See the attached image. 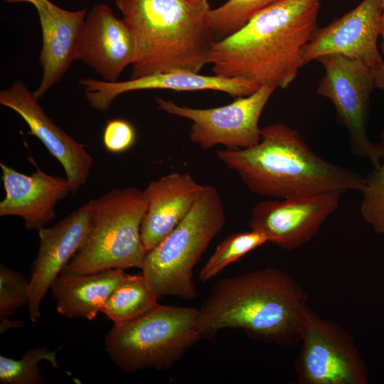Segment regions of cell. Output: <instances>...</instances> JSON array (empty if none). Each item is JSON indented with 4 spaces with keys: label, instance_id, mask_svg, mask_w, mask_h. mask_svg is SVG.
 Wrapping results in <instances>:
<instances>
[{
    "label": "cell",
    "instance_id": "1",
    "mask_svg": "<svg viewBox=\"0 0 384 384\" xmlns=\"http://www.w3.org/2000/svg\"><path fill=\"white\" fill-rule=\"evenodd\" d=\"M322 0H279L233 34L217 41L210 64L215 75L258 87L287 88L304 65V47L318 28Z\"/></svg>",
    "mask_w": 384,
    "mask_h": 384
},
{
    "label": "cell",
    "instance_id": "2",
    "mask_svg": "<svg viewBox=\"0 0 384 384\" xmlns=\"http://www.w3.org/2000/svg\"><path fill=\"white\" fill-rule=\"evenodd\" d=\"M307 295L289 273L266 267L218 280L198 309L196 329L213 341L223 329L279 346L301 341Z\"/></svg>",
    "mask_w": 384,
    "mask_h": 384
},
{
    "label": "cell",
    "instance_id": "3",
    "mask_svg": "<svg viewBox=\"0 0 384 384\" xmlns=\"http://www.w3.org/2000/svg\"><path fill=\"white\" fill-rule=\"evenodd\" d=\"M260 141L250 148L217 151L218 159L237 173L252 193L287 198L329 191H361L359 174L323 159L299 132L283 123L260 129Z\"/></svg>",
    "mask_w": 384,
    "mask_h": 384
},
{
    "label": "cell",
    "instance_id": "4",
    "mask_svg": "<svg viewBox=\"0 0 384 384\" xmlns=\"http://www.w3.org/2000/svg\"><path fill=\"white\" fill-rule=\"evenodd\" d=\"M135 41L129 79L155 73H199L217 41L208 0H115Z\"/></svg>",
    "mask_w": 384,
    "mask_h": 384
},
{
    "label": "cell",
    "instance_id": "5",
    "mask_svg": "<svg viewBox=\"0 0 384 384\" xmlns=\"http://www.w3.org/2000/svg\"><path fill=\"white\" fill-rule=\"evenodd\" d=\"M89 202L91 229L59 275L108 269L142 270L146 253L141 238L147 206L144 191L135 187L113 189Z\"/></svg>",
    "mask_w": 384,
    "mask_h": 384
},
{
    "label": "cell",
    "instance_id": "6",
    "mask_svg": "<svg viewBox=\"0 0 384 384\" xmlns=\"http://www.w3.org/2000/svg\"><path fill=\"white\" fill-rule=\"evenodd\" d=\"M225 223L217 188L203 186L186 218L159 245L146 253L142 274L158 299L197 297L193 269Z\"/></svg>",
    "mask_w": 384,
    "mask_h": 384
},
{
    "label": "cell",
    "instance_id": "7",
    "mask_svg": "<svg viewBox=\"0 0 384 384\" xmlns=\"http://www.w3.org/2000/svg\"><path fill=\"white\" fill-rule=\"evenodd\" d=\"M198 312L196 308L159 304L114 325L105 336V351L124 373L168 370L201 339L196 329Z\"/></svg>",
    "mask_w": 384,
    "mask_h": 384
},
{
    "label": "cell",
    "instance_id": "8",
    "mask_svg": "<svg viewBox=\"0 0 384 384\" xmlns=\"http://www.w3.org/2000/svg\"><path fill=\"white\" fill-rule=\"evenodd\" d=\"M324 68L317 93L329 100L338 123L348 132L352 153L378 168L384 157L383 142L368 137L370 95L375 89L373 70L348 57L332 54L316 60Z\"/></svg>",
    "mask_w": 384,
    "mask_h": 384
},
{
    "label": "cell",
    "instance_id": "9",
    "mask_svg": "<svg viewBox=\"0 0 384 384\" xmlns=\"http://www.w3.org/2000/svg\"><path fill=\"white\" fill-rule=\"evenodd\" d=\"M296 364L301 384H367L368 368L353 337L309 308L305 313Z\"/></svg>",
    "mask_w": 384,
    "mask_h": 384
},
{
    "label": "cell",
    "instance_id": "10",
    "mask_svg": "<svg viewBox=\"0 0 384 384\" xmlns=\"http://www.w3.org/2000/svg\"><path fill=\"white\" fill-rule=\"evenodd\" d=\"M275 90L260 87L229 105L208 109L179 105L156 96L154 101L158 109L193 122L190 140L200 148L208 149L220 144L227 149L238 150L254 146L260 141L259 120Z\"/></svg>",
    "mask_w": 384,
    "mask_h": 384
},
{
    "label": "cell",
    "instance_id": "11",
    "mask_svg": "<svg viewBox=\"0 0 384 384\" xmlns=\"http://www.w3.org/2000/svg\"><path fill=\"white\" fill-rule=\"evenodd\" d=\"M340 191L303 195L282 201H264L251 210L249 226L267 242L292 251L309 242L336 210Z\"/></svg>",
    "mask_w": 384,
    "mask_h": 384
},
{
    "label": "cell",
    "instance_id": "12",
    "mask_svg": "<svg viewBox=\"0 0 384 384\" xmlns=\"http://www.w3.org/2000/svg\"><path fill=\"white\" fill-rule=\"evenodd\" d=\"M383 0H363L326 26L318 27L302 52L304 65L332 54L361 61L374 70L384 65L378 47Z\"/></svg>",
    "mask_w": 384,
    "mask_h": 384
},
{
    "label": "cell",
    "instance_id": "13",
    "mask_svg": "<svg viewBox=\"0 0 384 384\" xmlns=\"http://www.w3.org/2000/svg\"><path fill=\"white\" fill-rule=\"evenodd\" d=\"M38 98L21 80L0 92V104L16 112L48 152L62 164L71 193L85 184L93 159L82 144L56 126L39 105Z\"/></svg>",
    "mask_w": 384,
    "mask_h": 384
},
{
    "label": "cell",
    "instance_id": "14",
    "mask_svg": "<svg viewBox=\"0 0 384 384\" xmlns=\"http://www.w3.org/2000/svg\"><path fill=\"white\" fill-rule=\"evenodd\" d=\"M92 223L88 201L50 228L38 230L40 243L30 278V319L41 316L40 306L53 281L85 240Z\"/></svg>",
    "mask_w": 384,
    "mask_h": 384
},
{
    "label": "cell",
    "instance_id": "15",
    "mask_svg": "<svg viewBox=\"0 0 384 384\" xmlns=\"http://www.w3.org/2000/svg\"><path fill=\"white\" fill-rule=\"evenodd\" d=\"M135 55L134 38L126 21L117 18L107 4L95 5L86 16L75 60L82 61L105 81L115 82L132 65Z\"/></svg>",
    "mask_w": 384,
    "mask_h": 384
},
{
    "label": "cell",
    "instance_id": "16",
    "mask_svg": "<svg viewBox=\"0 0 384 384\" xmlns=\"http://www.w3.org/2000/svg\"><path fill=\"white\" fill-rule=\"evenodd\" d=\"M84 87L85 97L90 106L97 111L107 112L113 100L125 92L164 89L176 91L215 90L225 92L233 97L247 96L258 87L242 78H228L217 75H203L188 72L155 73L126 81L110 82L92 78L80 80Z\"/></svg>",
    "mask_w": 384,
    "mask_h": 384
},
{
    "label": "cell",
    "instance_id": "17",
    "mask_svg": "<svg viewBox=\"0 0 384 384\" xmlns=\"http://www.w3.org/2000/svg\"><path fill=\"white\" fill-rule=\"evenodd\" d=\"M6 196L0 203V216H19L28 230H39L56 218L55 206L71 188L65 178L54 176L37 168L31 175L0 163Z\"/></svg>",
    "mask_w": 384,
    "mask_h": 384
},
{
    "label": "cell",
    "instance_id": "18",
    "mask_svg": "<svg viewBox=\"0 0 384 384\" xmlns=\"http://www.w3.org/2000/svg\"><path fill=\"white\" fill-rule=\"evenodd\" d=\"M203 186L188 173L173 172L151 181L144 193L147 206L141 225L146 252L159 245L186 218Z\"/></svg>",
    "mask_w": 384,
    "mask_h": 384
},
{
    "label": "cell",
    "instance_id": "19",
    "mask_svg": "<svg viewBox=\"0 0 384 384\" xmlns=\"http://www.w3.org/2000/svg\"><path fill=\"white\" fill-rule=\"evenodd\" d=\"M41 32L40 63L43 69L38 87L39 99L57 84L75 60L78 41L86 18V10L68 11L50 1L36 8Z\"/></svg>",
    "mask_w": 384,
    "mask_h": 384
},
{
    "label": "cell",
    "instance_id": "20",
    "mask_svg": "<svg viewBox=\"0 0 384 384\" xmlns=\"http://www.w3.org/2000/svg\"><path fill=\"white\" fill-rule=\"evenodd\" d=\"M126 274L122 269H108L58 276L50 287L56 311L69 319L93 320Z\"/></svg>",
    "mask_w": 384,
    "mask_h": 384
},
{
    "label": "cell",
    "instance_id": "21",
    "mask_svg": "<svg viewBox=\"0 0 384 384\" xmlns=\"http://www.w3.org/2000/svg\"><path fill=\"white\" fill-rule=\"evenodd\" d=\"M158 299L142 274H126L101 312L119 325L146 313L159 304Z\"/></svg>",
    "mask_w": 384,
    "mask_h": 384
},
{
    "label": "cell",
    "instance_id": "22",
    "mask_svg": "<svg viewBox=\"0 0 384 384\" xmlns=\"http://www.w3.org/2000/svg\"><path fill=\"white\" fill-rule=\"evenodd\" d=\"M267 242V239L264 234L251 229L230 235L217 247L201 270L198 279L201 282L210 280L228 265Z\"/></svg>",
    "mask_w": 384,
    "mask_h": 384
},
{
    "label": "cell",
    "instance_id": "23",
    "mask_svg": "<svg viewBox=\"0 0 384 384\" xmlns=\"http://www.w3.org/2000/svg\"><path fill=\"white\" fill-rule=\"evenodd\" d=\"M57 351L36 347L22 354L20 360L0 356V383L41 384L45 376L39 368L42 361H49L54 368H60L56 360Z\"/></svg>",
    "mask_w": 384,
    "mask_h": 384
},
{
    "label": "cell",
    "instance_id": "24",
    "mask_svg": "<svg viewBox=\"0 0 384 384\" xmlns=\"http://www.w3.org/2000/svg\"><path fill=\"white\" fill-rule=\"evenodd\" d=\"M279 0H228L211 9L209 18L216 38H225L242 28L258 13Z\"/></svg>",
    "mask_w": 384,
    "mask_h": 384
},
{
    "label": "cell",
    "instance_id": "25",
    "mask_svg": "<svg viewBox=\"0 0 384 384\" xmlns=\"http://www.w3.org/2000/svg\"><path fill=\"white\" fill-rule=\"evenodd\" d=\"M381 137L384 146V128ZM383 160V162L365 178L360 203L362 217L380 235H384V157Z\"/></svg>",
    "mask_w": 384,
    "mask_h": 384
},
{
    "label": "cell",
    "instance_id": "26",
    "mask_svg": "<svg viewBox=\"0 0 384 384\" xmlns=\"http://www.w3.org/2000/svg\"><path fill=\"white\" fill-rule=\"evenodd\" d=\"M30 280L21 272L0 265V319L12 315L28 304Z\"/></svg>",
    "mask_w": 384,
    "mask_h": 384
},
{
    "label": "cell",
    "instance_id": "27",
    "mask_svg": "<svg viewBox=\"0 0 384 384\" xmlns=\"http://www.w3.org/2000/svg\"><path fill=\"white\" fill-rule=\"evenodd\" d=\"M135 139L134 128L124 119H112L104 128L103 144L112 153H122L128 150L134 144Z\"/></svg>",
    "mask_w": 384,
    "mask_h": 384
},
{
    "label": "cell",
    "instance_id": "28",
    "mask_svg": "<svg viewBox=\"0 0 384 384\" xmlns=\"http://www.w3.org/2000/svg\"><path fill=\"white\" fill-rule=\"evenodd\" d=\"M24 326V323L21 321H12L7 318L1 319L0 334H2L5 331L11 329L21 328Z\"/></svg>",
    "mask_w": 384,
    "mask_h": 384
},
{
    "label": "cell",
    "instance_id": "29",
    "mask_svg": "<svg viewBox=\"0 0 384 384\" xmlns=\"http://www.w3.org/2000/svg\"><path fill=\"white\" fill-rule=\"evenodd\" d=\"M375 89L384 90V65L373 70Z\"/></svg>",
    "mask_w": 384,
    "mask_h": 384
},
{
    "label": "cell",
    "instance_id": "30",
    "mask_svg": "<svg viewBox=\"0 0 384 384\" xmlns=\"http://www.w3.org/2000/svg\"><path fill=\"white\" fill-rule=\"evenodd\" d=\"M8 4L18 3V2H27L33 4L36 9L41 5L46 4L48 0H4Z\"/></svg>",
    "mask_w": 384,
    "mask_h": 384
},
{
    "label": "cell",
    "instance_id": "31",
    "mask_svg": "<svg viewBox=\"0 0 384 384\" xmlns=\"http://www.w3.org/2000/svg\"><path fill=\"white\" fill-rule=\"evenodd\" d=\"M380 37L381 38V50L383 53V60L384 63V6L383 7L382 14L380 22Z\"/></svg>",
    "mask_w": 384,
    "mask_h": 384
},
{
    "label": "cell",
    "instance_id": "32",
    "mask_svg": "<svg viewBox=\"0 0 384 384\" xmlns=\"http://www.w3.org/2000/svg\"><path fill=\"white\" fill-rule=\"evenodd\" d=\"M384 6V0H383V7Z\"/></svg>",
    "mask_w": 384,
    "mask_h": 384
}]
</instances>
